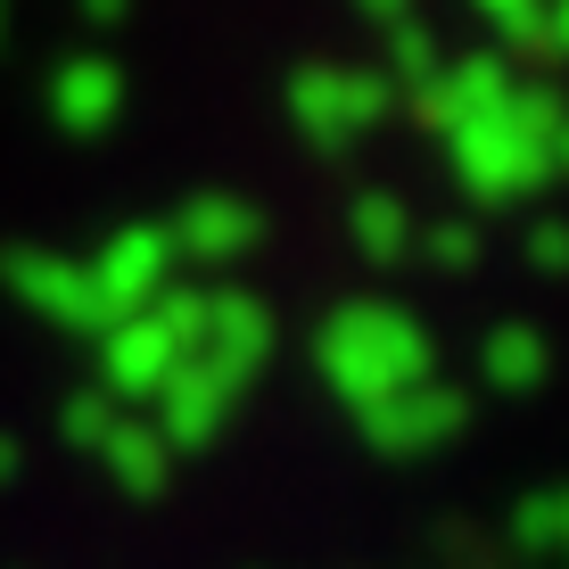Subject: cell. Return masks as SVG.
Returning a JSON list of instances; mask_svg holds the SVG:
<instances>
[{
    "label": "cell",
    "mask_w": 569,
    "mask_h": 569,
    "mask_svg": "<svg viewBox=\"0 0 569 569\" xmlns=\"http://www.w3.org/2000/svg\"><path fill=\"white\" fill-rule=\"evenodd\" d=\"M313 371L330 380V397H339L347 413H363V405H388V397H405V388L438 380V347H429V330L405 306L356 298L313 330Z\"/></svg>",
    "instance_id": "6da1fadb"
},
{
    "label": "cell",
    "mask_w": 569,
    "mask_h": 569,
    "mask_svg": "<svg viewBox=\"0 0 569 569\" xmlns=\"http://www.w3.org/2000/svg\"><path fill=\"white\" fill-rule=\"evenodd\" d=\"M446 166H455V182L479 207H520V199H537V190L553 182V157H545V141L528 124H512V100H503V116L455 132V141H446Z\"/></svg>",
    "instance_id": "7a4b0ae2"
},
{
    "label": "cell",
    "mask_w": 569,
    "mask_h": 569,
    "mask_svg": "<svg viewBox=\"0 0 569 569\" xmlns=\"http://www.w3.org/2000/svg\"><path fill=\"white\" fill-rule=\"evenodd\" d=\"M388 100H397V91H388L380 67H298L289 74V124H298L322 157L356 149L388 116Z\"/></svg>",
    "instance_id": "3957f363"
},
{
    "label": "cell",
    "mask_w": 569,
    "mask_h": 569,
    "mask_svg": "<svg viewBox=\"0 0 569 569\" xmlns=\"http://www.w3.org/2000/svg\"><path fill=\"white\" fill-rule=\"evenodd\" d=\"M0 281H9L17 306H33L58 330H83V339L108 330V306H100V289H91V272L74 257H58V248H9V257H0Z\"/></svg>",
    "instance_id": "277c9868"
},
{
    "label": "cell",
    "mask_w": 569,
    "mask_h": 569,
    "mask_svg": "<svg viewBox=\"0 0 569 569\" xmlns=\"http://www.w3.org/2000/svg\"><path fill=\"white\" fill-rule=\"evenodd\" d=\"M462 421H470V397H462V388H446V380H421V388H405V397L363 405V413H356L363 446H371V455H397V462L438 455L446 438H462Z\"/></svg>",
    "instance_id": "5b68a950"
},
{
    "label": "cell",
    "mask_w": 569,
    "mask_h": 569,
    "mask_svg": "<svg viewBox=\"0 0 569 569\" xmlns=\"http://www.w3.org/2000/svg\"><path fill=\"white\" fill-rule=\"evenodd\" d=\"M512 83H520L512 58H496V50H479V58H446V67L413 91V108H421V124L438 132V141H455V132L487 124V116H503Z\"/></svg>",
    "instance_id": "8992f818"
},
{
    "label": "cell",
    "mask_w": 569,
    "mask_h": 569,
    "mask_svg": "<svg viewBox=\"0 0 569 569\" xmlns=\"http://www.w3.org/2000/svg\"><path fill=\"white\" fill-rule=\"evenodd\" d=\"M83 272H91V289H100L108 322H124V313H149L157 306V289H173V240L157 223H124Z\"/></svg>",
    "instance_id": "52a82bcc"
},
{
    "label": "cell",
    "mask_w": 569,
    "mask_h": 569,
    "mask_svg": "<svg viewBox=\"0 0 569 569\" xmlns=\"http://www.w3.org/2000/svg\"><path fill=\"white\" fill-rule=\"evenodd\" d=\"M149 405H157L149 429L166 438V455H190V446H214L231 429V413H240V380H223V371H207L199 356H190Z\"/></svg>",
    "instance_id": "ba28073f"
},
{
    "label": "cell",
    "mask_w": 569,
    "mask_h": 569,
    "mask_svg": "<svg viewBox=\"0 0 569 569\" xmlns=\"http://www.w3.org/2000/svg\"><path fill=\"white\" fill-rule=\"evenodd\" d=\"M182 363H190V356L149 322V313H124V322L100 330V388H108L116 405H149Z\"/></svg>",
    "instance_id": "9c48e42d"
},
{
    "label": "cell",
    "mask_w": 569,
    "mask_h": 569,
    "mask_svg": "<svg viewBox=\"0 0 569 569\" xmlns=\"http://www.w3.org/2000/svg\"><path fill=\"white\" fill-rule=\"evenodd\" d=\"M272 356V306L248 298V289H207V339H199V363L223 371V380H257Z\"/></svg>",
    "instance_id": "30bf717a"
},
{
    "label": "cell",
    "mask_w": 569,
    "mask_h": 569,
    "mask_svg": "<svg viewBox=\"0 0 569 569\" xmlns=\"http://www.w3.org/2000/svg\"><path fill=\"white\" fill-rule=\"evenodd\" d=\"M124 116V67L116 58H67V67L50 74V124L74 132V141H100V132Z\"/></svg>",
    "instance_id": "8fae6325"
},
{
    "label": "cell",
    "mask_w": 569,
    "mask_h": 569,
    "mask_svg": "<svg viewBox=\"0 0 569 569\" xmlns=\"http://www.w3.org/2000/svg\"><path fill=\"white\" fill-rule=\"evenodd\" d=\"M173 257H199V264H231L257 248V207L231 199V190H199L182 214H173Z\"/></svg>",
    "instance_id": "7c38bea8"
},
{
    "label": "cell",
    "mask_w": 569,
    "mask_h": 569,
    "mask_svg": "<svg viewBox=\"0 0 569 569\" xmlns=\"http://www.w3.org/2000/svg\"><path fill=\"white\" fill-rule=\"evenodd\" d=\"M100 462H108V479L124 487V496H166V479H173V455L149 429V413H116V429L100 438Z\"/></svg>",
    "instance_id": "4fadbf2b"
},
{
    "label": "cell",
    "mask_w": 569,
    "mask_h": 569,
    "mask_svg": "<svg viewBox=\"0 0 569 569\" xmlns=\"http://www.w3.org/2000/svg\"><path fill=\"white\" fill-rule=\"evenodd\" d=\"M545 371H553V347H545V330L496 322V330L479 339V380L496 388V397H528V388H545Z\"/></svg>",
    "instance_id": "5bb4252c"
},
{
    "label": "cell",
    "mask_w": 569,
    "mask_h": 569,
    "mask_svg": "<svg viewBox=\"0 0 569 569\" xmlns=\"http://www.w3.org/2000/svg\"><path fill=\"white\" fill-rule=\"evenodd\" d=\"M413 231H421V214L405 207L397 190H363V199L347 207V240H356L371 264H405L413 257Z\"/></svg>",
    "instance_id": "9a60e30c"
},
{
    "label": "cell",
    "mask_w": 569,
    "mask_h": 569,
    "mask_svg": "<svg viewBox=\"0 0 569 569\" xmlns=\"http://www.w3.org/2000/svg\"><path fill=\"white\" fill-rule=\"evenodd\" d=\"M561 520H569V487H537V496L512 503V553L553 561L561 553Z\"/></svg>",
    "instance_id": "2e32d148"
},
{
    "label": "cell",
    "mask_w": 569,
    "mask_h": 569,
    "mask_svg": "<svg viewBox=\"0 0 569 569\" xmlns=\"http://www.w3.org/2000/svg\"><path fill=\"white\" fill-rule=\"evenodd\" d=\"M446 67V50H438V33L429 26H413V17H405V26H388V91H421L429 74Z\"/></svg>",
    "instance_id": "e0dca14e"
},
{
    "label": "cell",
    "mask_w": 569,
    "mask_h": 569,
    "mask_svg": "<svg viewBox=\"0 0 569 569\" xmlns=\"http://www.w3.org/2000/svg\"><path fill=\"white\" fill-rule=\"evenodd\" d=\"M413 248H421V257L438 264V272H470L487 240H479V223H470V214H438V223H421V231H413Z\"/></svg>",
    "instance_id": "ac0fdd59"
},
{
    "label": "cell",
    "mask_w": 569,
    "mask_h": 569,
    "mask_svg": "<svg viewBox=\"0 0 569 569\" xmlns=\"http://www.w3.org/2000/svg\"><path fill=\"white\" fill-rule=\"evenodd\" d=\"M116 413H124V405H116L108 388H74V397L58 405V429H67V446H83V455H100V438L116 429Z\"/></svg>",
    "instance_id": "d6986e66"
},
{
    "label": "cell",
    "mask_w": 569,
    "mask_h": 569,
    "mask_svg": "<svg viewBox=\"0 0 569 569\" xmlns=\"http://www.w3.org/2000/svg\"><path fill=\"white\" fill-rule=\"evenodd\" d=\"M512 50H545V0H470Z\"/></svg>",
    "instance_id": "ffe728a7"
},
{
    "label": "cell",
    "mask_w": 569,
    "mask_h": 569,
    "mask_svg": "<svg viewBox=\"0 0 569 569\" xmlns=\"http://www.w3.org/2000/svg\"><path fill=\"white\" fill-rule=\"evenodd\" d=\"M528 264L537 272H569V223L561 214H537V223H528Z\"/></svg>",
    "instance_id": "44dd1931"
},
{
    "label": "cell",
    "mask_w": 569,
    "mask_h": 569,
    "mask_svg": "<svg viewBox=\"0 0 569 569\" xmlns=\"http://www.w3.org/2000/svg\"><path fill=\"white\" fill-rule=\"evenodd\" d=\"M74 9H83V17H91V26H100V33H108V26H124V17H132V0H74Z\"/></svg>",
    "instance_id": "7402d4cb"
},
{
    "label": "cell",
    "mask_w": 569,
    "mask_h": 569,
    "mask_svg": "<svg viewBox=\"0 0 569 569\" xmlns=\"http://www.w3.org/2000/svg\"><path fill=\"white\" fill-rule=\"evenodd\" d=\"M545 50H569V0H545Z\"/></svg>",
    "instance_id": "603a6c76"
},
{
    "label": "cell",
    "mask_w": 569,
    "mask_h": 569,
    "mask_svg": "<svg viewBox=\"0 0 569 569\" xmlns=\"http://www.w3.org/2000/svg\"><path fill=\"white\" fill-rule=\"evenodd\" d=\"M363 17H380V26H405V17H413V0H356Z\"/></svg>",
    "instance_id": "cb8c5ba5"
},
{
    "label": "cell",
    "mask_w": 569,
    "mask_h": 569,
    "mask_svg": "<svg viewBox=\"0 0 569 569\" xmlns=\"http://www.w3.org/2000/svg\"><path fill=\"white\" fill-rule=\"evenodd\" d=\"M9 479H26V446L0 438V487H9Z\"/></svg>",
    "instance_id": "d4e9b609"
},
{
    "label": "cell",
    "mask_w": 569,
    "mask_h": 569,
    "mask_svg": "<svg viewBox=\"0 0 569 569\" xmlns=\"http://www.w3.org/2000/svg\"><path fill=\"white\" fill-rule=\"evenodd\" d=\"M553 561H561V569H569V520H561V553H553Z\"/></svg>",
    "instance_id": "484cf974"
},
{
    "label": "cell",
    "mask_w": 569,
    "mask_h": 569,
    "mask_svg": "<svg viewBox=\"0 0 569 569\" xmlns=\"http://www.w3.org/2000/svg\"><path fill=\"white\" fill-rule=\"evenodd\" d=\"M0 33H9V0H0Z\"/></svg>",
    "instance_id": "4316f807"
}]
</instances>
